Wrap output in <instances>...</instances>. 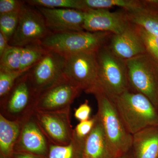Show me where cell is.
Here are the masks:
<instances>
[{"instance_id":"cell-8","label":"cell","mask_w":158,"mask_h":158,"mask_svg":"<svg viewBox=\"0 0 158 158\" xmlns=\"http://www.w3.org/2000/svg\"><path fill=\"white\" fill-rule=\"evenodd\" d=\"M51 34L41 12L25 2L20 11L17 29L9 44L23 47L34 43L41 42Z\"/></svg>"},{"instance_id":"cell-35","label":"cell","mask_w":158,"mask_h":158,"mask_svg":"<svg viewBox=\"0 0 158 158\" xmlns=\"http://www.w3.org/2000/svg\"></svg>"},{"instance_id":"cell-7","label":"cell","mask_w":158,"mask_h":158,"mask_svg":"<svg viewBox=\"0 0 158 158\" xmlns=\"http://www.w3.org/2000/svg\"><path fill=\"white\" fill-rule=\"evenodd\" d=\"M65 56L64 77L82 91L93 94L97 84L96 52H81Z\"/></svg>"},{"instance_id":"cell-32","label":"cell","mask_w":158,"mask_h":158,"mask_svg":"<svg viewBox=\"0 0 158 158\" xmlns=\"http://www.w3.org/2000/svg\"><path fill=\"white\" fill-rule=\"evenodd\" d=\"M10 158H46V157L35 155L27 153L14 152Z\"/></svg>"},{"instance_id":"cell-4","label":"cell","mask_w":158,"mask_h":158,"mask_svg":"<svg viewBox=\"0 0 158 158\" xmlns=\"http://www.w3.org/2000/svg\"><path fill=\"white\" fill-rule=\"evenodd\" d=\"M112 35L106 32L86 31L56 33L49 34L40 43L48 50L66 55L97 52L107 44Z\"/></svg>"},{"instance_id":"cell-18","label":"cell","mask_w":158,"mask_h":158,"mask_svg":"<svg viewBox=\"0 0 158 158\" xmlns=\"http://www.w3.org/2000/svg\"><path fill=\"white\" fill-rule=\"evenodd\" d=\"M23 122L11 121L0 114V155L6 158L12 155Z\"/></svg>"},{"instance_id":"cell-21","label":"cell","mask_w":158,"mask_h":158,"mask_svg":"<svg viewBox=\"0 0 158 158\" xmlns=\"http://www.w3.org/2000/svg\"><path fill=\"white\" fill-rule=\"evenodd\" d=\"M83 140L73 134V138L69 144L57 145L50 143L46 158H81Z\"/></svg>"},{"instance_id":"cell-34","label":"cell","mask_w":158,"mask_h":158,"mask_svg":"<svg viewBox=\"0 0 158 158\" xmlns=\"http://www.w3.org/2000/svg\"><path fill=\"white\" fill-rule=\"evenodd\" d=\"M0 158H6L4 157H3V156L0 155Z\"/></svg>"},{"instance_id":"cell-2","label":"cell","mask_w":158,"mask_h":158,"mask_svg":"<svg viewBox=\"0 0 158 158\" xmlns=\"http://www.w3.org/2000/svg\"><path fill=\"white\" fill-rule=\"evenodd\" d=\"M93 94L97 102L96 115L110 147L119 158L131 149L133 135L126 127L113 100L99 90Z\"/></svg>"},{"instance_id":"cell-29","label":"cell","mask_w":158,"mask_h":158,"mask_svg":"<svg viewBox=\"0 0 158 158\" xmlns=\"http://www.w3.org/2000/svg\"><path fill=\"white\" fill-rule=\"evenodd\" d=\"M25 1L0 0V15L20 12Z\"/></svg>"},{"instance_id":"cell-22","label":"cell","mask_w":158,"mask_h":158,"mask_svg":"<svg viewBox=\"0 0 158 158\" xmlns=\"http://www.w3.org/2000/svg\"><path fill=\"white\" fill-rule=\"evenodd\" d=\"M22 48L21 70H28L32 68L48 51L40 42L34 43Z\"/></svg>"},{"instance_id":"cell-16","label":"cell","mask_w":158,"mask_h":158,"mask_svg":"<svg viewBox=\"0 0 158 158\" xmlns=\"http://www.w3.org/2000/svg\"><path fill=\"white\" fill-rule=\"evenodd\" d=\"M95 116L92 131L83 140L81 158H118L110 147L101 123Z\"/></svg>"},{"instance_id":"cell-24","label":"cell","mask_w":158,"mask_h":158,"mask_svg":"<svg viewBox=\"0 0 158 158\" xmlns=\"http://www.w3.org/2000/svg\"><path fill=\"white\" fill-rule=\"evenodd\" d=\"M22 47L10 46L0 57V70L16 72L20 70Z\"/></svg>"},{"instance_id":"cell-14","label":"cell","mask_w":158,"mask_h":158,"mask_svg":"<svg viewBox=\"0 0 158 158\" xmlns=\"http://www.w3.org/2000/svg\"><path fill=\"white\" fill-rule=\"evenodd\" d=\"M49 144L33 114L23 123L14 152L27 153L46 157Z\"/></svg>"},{"instance_id":"cell-33","label":"cell","mask_w":158,"mask_h":158,"mask_svg":"<svg viewBox=\"0 0 158 158\" xmlns=\"http://www.w3.org/2000/svg\"><path fill=\"white\" fill-rule=\"evenodd\" d=\"M118 158H134L131 149L129 152L119 157Z\"/></svg>"},{"instance_id":"cell-31","label":"cell","mask_w":158,"mask_h":158,"mask_svg":"<svg viewBox=\"0 0 158 158\" xmlns=\"http://www.w3.org/2000/svg\"><path fill=\"white\" fill-rule=\"evenodd\" d=\"M10 46L9 44V40L0 32V57Z\"/></svg>"},{"instance_id":"cell-27","label":"cell","mask_w":158,"mask_h":158,"mask_svg":"<svg viewBox=\"0 0 158 158\" xmlns=\"http://www.w3.org/2000/svg\"><path fill=\"white\" fill-rule=\"evenodd\" d=\"M28 70L16 72L0 70V99L9 93L18 79Z\"/></svg>"},{"instance_id":"cell-15","label":"cell","mask_w":158,"mask_h":158,"mask_svg":"<svg viewBox=\"0 0 158 158\" xmlns=\"http://www.w3.org/2000/svg\"><path fill=\"white\" fill-rule=\"evenodd\" d=\"M108 41L107 45L110 50L116 56L124 61L147 53L131 23L122 33L112 34Z\"/></svg>"},{"instance_id":"cell-30","label":"cell","mask_w":158,"mask_h":158,"mask_svg":"<svg viewBox=\"0 0 158 158\" xmlns=\"http://www.w3.org/2000/svg\"><path fill=\"white\" fill-rule=\"evenodd\" d=\"M91 112V107L88 101L86 100L85 102L81 104L75 110L74 116L80 122L87 121L90 118Z\"/></svg>"},{"instance_id":"cell-1","label":"cell","mask_w":158,"mask_h":158,"mask_svg":"<svg viewBox=\"0 0 158 158\" xmlns=\"http://www.w3.org/2000/svg\"><path fill=\"white\" fill-rule=\"evenodd\" d=\"M112 100L132 135L146 128L158 126V109L143 94L129 88Z\"/></svg>"},{"instance_id":"cell-23","label":"cell","mask_w":158,"mask_h":158,"mask_svg":"<svg viewBox=\"0 0 158 158\" xmlns=\"http://www.w3.org/2000/svg\"><path fill=\"white\" fill-rule=\"evenodd\" d=\"M25 2L34 7L73 9L85 11L90 9L83 0H28Z\"/></svg>"},{"instance_id":"cell-6","label":"cell","mask_w":158,"mask_h":158,"mask_svg":"<svg viewBox=\"0 0 158 158\" xmlns=\"http://www.w3.org/2000/svg\"><path fill=\"white\" fill-rule=\"evenodd\" d=\"M27 71L18 79L9 93L0 99V114L11 121L23 122L35 111L37 95L29 80Z\"/></svg>"},{"instance_id":"cell-3","label":"cell","mask_w":158,"mask_h":158,"mask_svg":"<svg viewBox=\"0 0 158 158\" xmlns=\"http://www.w3.org/2000/svg\"><path fill=\"white\" fill-rule=\"evenodd\" d=\"M107 44L96 52L98 69L94 92L99 90L113 99L128 90L129 85L126 61L114 55Z\"/></svg>"},{"instance_id":"cell-17","label":"cell","mask_w":158,"mask_h":158,"mask_svg":"<svg viewBox=\"0 0 158 158\" xmlns=\"http://www.w3.org/2000/svg\"><path fill=\"white\" fill-rule=\"evenodd\" d=\"M134 158H157L158 126L150 127L133 135Z\"/></svg>"},{"instance_id":"cell-10","label":"cell","mask_w":158,"mask_h":158,"mask_svg":"<svg viewBox=\"0 0 158 158\" xmlns=\"http://www.w3.org/2000/svg\"><path fill=\"white\" fill-rule=\"evenodd\" d=\"M81 90L65 77L37 96L35 111L52 112L70 110Z\"/></svg>"},{"instance_id":"cell-26","label":"cell","mask_w":158,"mask_h":158,"mask_svg":"<svg viewBox=\"0 0 158 158\" xmlns=\"http://www.w3.org/2000/svg\"><path fill=\"white\" fill-rule=\"evenodd\" d=\"M20 12L0 15V32L10 41L18 25Z\"/></svg>"},{"instance_id":"cell-28","label":"cell","mask_w":158,"mask_h":158,"mask_svg":"<svg viewBox=\"0 0 158 158\" xmlns=\"http://www.w3.org/2000/svg\"><path fill=\"white\" fill-rule=\"evenodd\" d=\"M96 121V116H94L87 121L81 122L73 129L74 135L79 139L83 140L90 134Z\"/></svg>"},{"instance_id":"cell-5","label":"cell","mask_w":158,"mask_h":158,"mask_svg":"<svg viewBox=\"0 0 158 158\" xmlns=\"http://www.w3.org/2000/svg\"><path fill=\"white\" fill-rule=\"evenodd\" d=\"M129 88L158 109V62L148 53L126 61Z\"/></svg>"},{"instance_id":"cell-20","label":"cell","mask_w":158,"mask_h":158,"mask_svg":"<svg viewBox=\"0 0 158 158\" xmlns=\"http://www.w3.org/2000/svg\"><path fill=\"white\" fill-rule=\"evenodd\" d=\"M83 2L90 9H109L117 7L129 13L141 11L145 6L144 1L137 0H83Z\"/></svg>"},{"instance_id":"cell-11","label":"cell","mask_w":158,"mask_h":158,"mask_svg":"<svg viewBox=\"0 0 158 158\" xmlns=\"http://www.w3.org/2000/svg\"><path fill=\"white\" fill-rule=\"evenodd\" d=\"M70 110L58 112L34 111L38 125L51 144L57 145L69 144L73 138V129L69 118Z\"/></svg>"},{"instance_id":"cell-9","label":"cell","mask_w":158,"mask_h":158,"mask_svg":"<svg viewBox=\"0 0 158 158\" xmlns=\"http://www.w3.org/2000/svg\"><path fill=\"white\" fill-rule=\"evenodd\" d=\"M66 57L48 50L42 59L27 71L29 80L37 96L64 77Z\"/></svg>"},{"instance_id":"cell-13","label":"cell","mask_w":158,"mask_h":158,"mask_svg":"<svg viewBox=\"0 0 158 158\" xmlns=\"http://www.w3.org/2000/svg\"><path fill=\"white\" fill-rule=\"evenodd\" d=\"M41 12L52 34L85 31L86 11L68 9L36 7Z\"/></svg>"},{"instance_id":"cell-25","label":"cell","mask_w":158,"mask_h":158,"mask_svg":"<svg viewBox=\"0 0 158 158\" xmlns=\"http://www.w3.org/2000/svg\"><path fill=\"white\" fill-rule=\"evenodd\" d=\"M132 24L148 53L158 62V36L149 33L142 27Z\"/></svg>"},{"instance_id":"cell-12","label":"cell","mask_w":158,"mask_h":158,"mask_svg":"<svg viewBox=\"0 0 158 158\" xmlns=\"http://www.w3.org/2000/svg\"><path fill=\"white\" fill-rule=\"evenodd\" d=\"M130 23L124 10L112 12L109 9H90L86 12L83 28L88 32L117 34L124 31Z\"/></svg>"},{"instance_id":"cell-19","label":"cell","mask_w":158,"mask_h":158,"mask_svg":"<svg viewBox=\"0 0 158 158\" xmlns=\"http://www.w3.org/2000/svg\"><path fill=\"white\" fill-rule=\"evenodd\" d=\"M145 7L133 13L127 12L129 21L158 36V0H145Z\"/></svg>"}]
</instances>
